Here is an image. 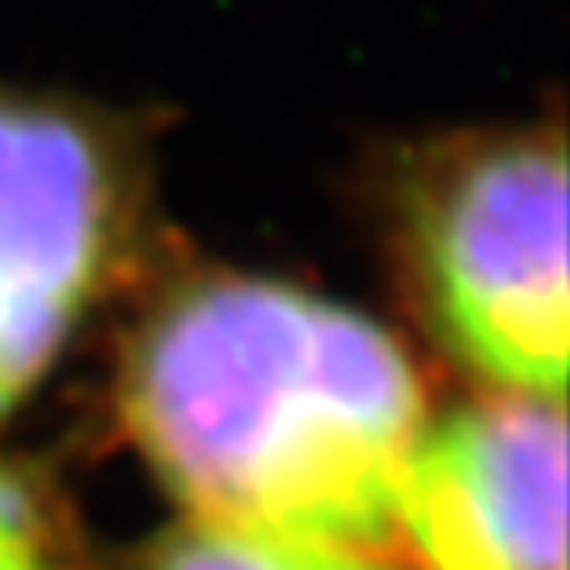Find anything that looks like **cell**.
Returning a JSON list of instances; mask_svg holds the SVG:
<instances>
[{"instance_id":"cell-1","label":"cell","mask_w":570,"mask_h":570,"mask_svg":"<svg viewBox=\"0 0 570 570\" xmlns=\"http://www.w3.org/2000/svg\"><path fill=\"white\" fill-rule=\"evenodd\" d=\"M119 414L190 524L364 553L393 537L428 393L406 346L317 292L207 271L131 330Z\"/></svg>"},{"instance_id":"cell-2","label":"cell","mask_w":570,"mask_h":570,"mask_svg":"<svg viewBox=\"0 0 570 570\" xmlns=\"http://www.w3.org/2000/svg\"><path fill=\"white\" fill-rule=\"evenodd\" d=\"M393 249L419 322L503 393L567 389V144L562 131H473L410 157Z\"/></svg>"},{"instance_id":"cell-3","label":"cell","mask_w":570,"mask_h":570,"mask_svg":"<svg viewBox=\"0 0 570 570\" xmlns=\"http://www.w3.org/2000/svg\"><path fill=\"white\" fill-rule=\"evenodd\" d=\"M136 204L115 127L0 89V414L47 376L127 263Z\"/></svg>"},{"instance_id":"cell-4","label":"cell","mask_w":570,"mask_h":570,"mask_svg":"<svg viewBox=\"0 0 570 570\" xmlns=\"http://www.w3.org/2000/svg\"><path fill=\"white\" fill-rule=\"evenodd\" d=\"M393 532L423 570H567L562 402L490 393L431 423Z\"/></svg>"},{"instance_id":"cell-5","label":"cell","mask_w":570,"mask_h":570,"mask_svg":"<svg viewBox=\"0 0 570 570\" xmlns=\"http://www.w3.org/2000/svg\"><path fill=\"white\" fill-rule=\"evenodd\" d=\"M140 570H389L355 550L334 546H305V541H279V537H249L225 532L207 524L161 537Z\"/></svg>"},{"instance_id":"cell-6","label":"cell","mask_w":570,"mask_h":570,"mask_svg":"<svg viewBox=\"0 0 570 570\" xmlns=\"http://www.w3.org/2000/svg\"><path fill=\"white\" fill-rule=\"evenodd\" d=\"M0 570H81L30 487L0 469Z\"/></svg>"}]
</instances>
